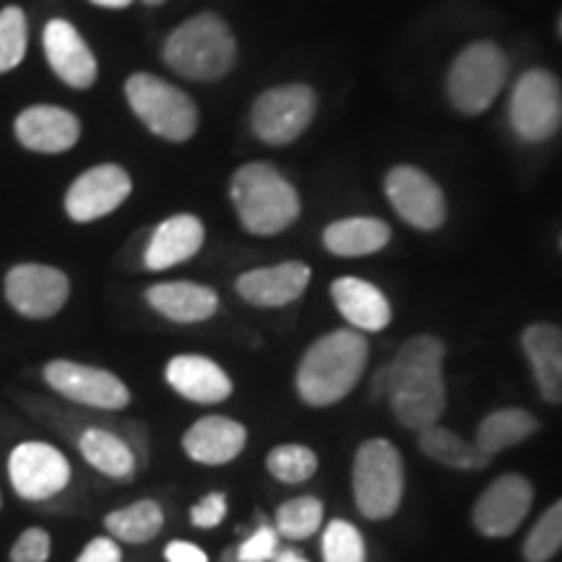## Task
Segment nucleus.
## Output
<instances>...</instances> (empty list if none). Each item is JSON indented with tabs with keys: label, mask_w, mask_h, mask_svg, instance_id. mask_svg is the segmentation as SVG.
Returning a JSON list of instances; mask_svg holds the SVG:
<instances>
[{
	"label": "nucleus",
	"mask_w": 562,
	"mask_h": 562,
	"mask_svg": "<svg viewBox=\"0 0 562 562\" xmlns=\"http://www.w3.org/2000/svg\"><path fill=\"white\" fill-rule=\"evenodd\" d=\"M446 347L430 334L414 336L385 364L389 398L396 419L406 430L422 432L438 425L446 412V381H442Z\"/></svg>",
	"instance_id": "obj_1"
},
{
	"label": "nucleus",
	"mask_w": 562,
	"mask_h": 562,
	"mask_svg": "<svg viewBox=\"0 0 562 562\" xmlns=\"http://www.w3.org/2000/svg\"><path fill=\"white\" fill-rule=\"evenodd\" d=\"M368 339L351 328L321 336L302 357L294 385L300 398L311 406H334L360 383L368 364Z\"/></svg>",
	"instance_id": "obj_2"
},
{
	"label": "nucleus",
	"mask_w": 562,
	"mask_h": 562,
	"mask_svg": "<svg viewBox=\"0 0 562 562\" xmlns=\"http://www.w3.org/2000/svg\"><path fill=\"white\" fill-rule=\"evenodd\" d=\"M229 195L250 235H279L300 216V195L294 186L266 161L240 167L232 178Z\"/></svg>",
	"instance_id": "obj_3"
},
{
	"label": "nucleus",
	"mask_w": 562,
	"mask_h": 562,
	"mask_svg": "<svg viewBox=\"0 0 562 562\" xmlns=\"http://www.w3.org/2000/svg\"><path fill=\"white\" fill-rule=\"evenodd\" d=\"M235 58L237 42L229 26L214 13L186 21L165 42L167 66L193 81L222 79L235 66Z\"/></svg>",
	"instance_id": "obj_4"
},
{
	"label": "nucleus",
	"mask_w": 562,
	"mask_h": 562,
	"mask_svg": "<svg viewBox=\"0 0 562 562\" xmlns=\"http://www.w3.org/2000/svg\"><path fill=\"white\" fill-rule=\"evenodd\" d=\"M355 505L370 521H385L404 497V461L396 446L383 438L364 440L351 467Z\"/></svg>",
	"instance_id": "obj_5"
},
{
	"label": "nucleus",
	"mask_w": 562,
	"mask_h": 562,
	"mask_svg": "<svg viewBox=\"0 0 562 562\" xmlns=\"http://www.w3.org/2000/svg\"><path fill=\"white\" fill-rule=\"evenodd\" d=\"M125 97L138 121L159 138L182 144L199 128V110L186 91L157 79L151 74H136L125 81Z\"/></svg>",
	"instance_id": "obj_6"
},
{
	"label": "nucleus",
	"mask_w": 562,
	"mask_h": 562,
	"mask_svg": "<svg viewBox=\"0 0 562 562\" xmlns=\"http://www.w3.org/2000/svg\"><path fill=\"white\" fill-rule=\"evenodd\" d=\"M508 76V60L492 42H474L453 60L448 97L463 115H480L497 100Z\"/></svg>",
	"instance_id": "obj_7"
},
{
	"label": "nucleus",
	"mask_w": 562,
	"mask_h": 562,
	"mask_svg": "<svg viewBox=\"0 0 562 562\" xmlns=\"http://www.w3.org/2000/svg\"><path fill=\"white\" fill-rule=\"evenodd\" d=\"M42 378L63 402L87 406L97 412H123L131 406V391L115 372L91 364L53 360L45 364Z\"/></svg>",
	"instance_id": "obj_8"
},
{
	"label": "nucleus",
	"mask_w": 562,
	"mask_h": 562,
	"mask_svg": "<svg viewBox=\"0 0 562 562\" xmlns=\"http://www.w3.org/2000/svg\"><path fill=\"white\" fill-rule=\"evenodd\" d=\"M510 123L531 144L547 140L562 125V89L550 70L533 68L518 79L510 97Z\"/></svg>",
	"instance_id": "obj_9"
},
{
	"label": "nucleus",
	"mask_w": 562,
	"mask_h": 562,
	"mask_svg": "<svg viewBox=\"0 0 562 562\" xmlns=\"http://www.w3.org/2000/svg\"><path fill=\"white\" fill-rule=\"evenodd\" d=\"M70 461L66 453L42 440L19 442L9 456V480L21 501L45 503L68 490Z\"/></svg>",
	"instance_id": "obj_10"
},
{
	"label": "nucleus",
	"mask_w": 562,
	"mask_h": 562,
	"mask_svg": "<svg viewBox=\"0 0 562 562\" xmlns=\"http://www.w3.org/2000/svg\"><path fill=\"white\" fill-rule=\"evenodd\" d=\"M315 115V91L305 83H286L263 91L252 104L250 125L271 146H286L302 136Z\"/></svg>",
	"instance_id": "obj_11"
},
{
	"label": "nucleus",
	"mask_w": 562,
	"mask_h": 562,
	"mask_svg": "<svg viewBox=\"0 0 562 562\" xmlns=\"http://www.w3.org/2000/svg\"><path fill=\"white\" fill-rule=\"evenodd\" d=\"M5 300L19 315L32 321L53 318L68 302L70 281L55 266L19 263L5 273Z\"/></svg>",
	"instance_id": "obj_12"
},
{
	"label": "nucleus",
	"mask_w": 562,
	"mask_h": 562,
	"mask_svg": "<svg viewBox=\"0 0 562 562\" xmlns=\"http://www.w3.org/2000/svg\"><path fill=\"white\" fill-rule=\"evenodd\" d=\"M385 193H389L396 214L414 229L432 232L446 222V195H442L438 182L417 167H393L385 178Z\"/></svg>",
	"instance_id": "obj_13"
},
{
	"label": "nucleus",
	"mask_w": 562,
	"mask_h": 562,
	"mask_svg": "<svg viewBox=\"0 0 562 562\" xmlns=\"http://www.w3.org/2000/svg\"><path fill=\"white\" fill-rule=\"evenodd\" d=\"M533 487L521 474H503L482 492L472 521L482 537L505 539L518 531L531 510Z\"/></svg>",
	"instance_id": "obj_14"
},
{
	"label": "nucleus",
	"mask_w": 562,
	"mask_h": 562,
	"mask_svg": "<svg viewBox=\"0 0 562 562\" xmlns=\"http://www.w3.org/2000/svg\"><path fill=\"white\" fill-rule=\"evenodd\" d=\"M133 191L131 175L117 165H97L74 180L66 193V214L74 222L87 224L108 216Z\"/></svg>",
	"instance_id": "obj_15"
},
{
	"label": "nucleus",
	"mask_w": 562,
	"mask_h": 562,
	"mask_svg": "<svg viewBox=\"0 0 562 562\" xmlns=\"http://www.w3.org/2000/svg\"><path fill=\"white\" fill-rule=\"evenodd\" d=\"M248 430L237 419L224 414H209L188 427L182 435V451L203 467H224L243 453Z\"/></svg>",
	"instance_id": "obj_16"
},
{
	"label": "nucleus",
	"mask_w": 562,
	"mask_h": 562,
	"mask_svg": "<svg viewBox=\"0 0 562 562\" xmlns=\"http://www.w3.org/2000/svg\"><path fill=\"white\" fill-rule=\"evenodd\" d=\"M311 284V266L300 261H286L266 269L245 271L237 279L235 290L245 302L256 307H284L300 300Z\"/></svg>",
	"instance_id": "obj_17"
},
{
	"label": "nucleus",
	"mask_w": 562,
	"mask_h": 562,
	"mask_svg": "<svg viewBox=\"0 0 562 562\" xmlns=\"http://www.w3.org/2000/svg\"><path fill=\"white\" fill-rule=\"evenodd\" d=\"M167 385L193 404H222L232 396V381L220 364L201 355H178L167 362Z\"/></svg>",
	"instance_id": "obj_18"
},
{
	"label": "nucleus",
	"mask_w": 562,
	"mask_h": 562,
	"mask_svg": "<svg viewBox=\"0 0 562 562\" xmlns=\"http://www.w3.org/2000/svg\"><path fill=\"white\" fill-rule=\"evenodd\" d=\"M45 53L60 81L74 89H89L97 81V58L89 45L66 19H53L45 26Z\"/></svg>",
	"instance_id": "obj_19"
},
{
	"label": "nucleus",
	"mask_w": 562,
	"mask_h": 562,
	"mask_svg": "<svg viewBox=\"0 0 562 562\" xmlns=\"http://www.w3.org/2000/svg\"><path fill=\"white\" fill-rule=\"evenodd\" d=\"M81 136V123L74 112L53 108V104H37L24 110L16 117V138L21 146L42 154L68 151Z\"/></svg>",
	"instance_id": "obj_20"
},
{
	"label": "nucleus",
	"mask_w": 562,
	"mask_h": 562,
	"mask_svg": "<svg viewBox=\"0 0 562 562\" xmlns=\"http://www.w3.org/2000/svg\"><path fill=\"white\" fill-rule=\"evenodd\" d=\"M206 240V232L199 216L178 214L170 216L154 229L149 245H146L144 263L149 271H165L172 266H180L199 256Z\"/></svg>",
	"instance_id": "obj_21"
},
{
	"label": "nucleus",
	"mask_w": 562,
	"mask_h": 562,
	"mask_svg": "<svg viewBox=\"0 0 562 562\" xmlns=\"http://www.w3.org/2000/svg\"><path fill=\"white\" fill-rule=\"evenodd\" d=\"M146 302L172 323H201L220 311V294L195 281H167L146 290Z\"/></svg>",
	"instance_id": "obj_22"
},
{
	"label": "nucleus",
	"mask_w": 562,
	"mask_h": 562,
	"mask_svg": "<svg viewBox=\"0 0 562 562\" xmlns=\"http://www.w3.org/2000/svg\"><path fill=\"white\" fill-rule=\"evenodd\" d=\"M521 344L544 402L562 404V328L533 323L524 331Z\"/></svg>",
	"instance_id": "obj_23"
},
{
	"label": "nucleus",
	"mask_w": 562,
	"mask_h": 562,
	"mask_svg": "<svg viewBox=\"0 0 562 562\" xmlns=\"http://www.w3.org/2000/svg\"><path fill=\"white\" fill-rule=\"evenodd\" d=\"M334 305L357 331H383L391 323V305L385 294L370 281L341 277L331 284Z\"/></svg>",
	"instance_id": "obj_24"
},
{
	"label": "nucleus",
	"mask_w": 562,
	"mask_h": 562,
	"mask_svg": "<svg viewBox=\"0 0 562 562\" xmlns=\"http://www.w3.org/2000/svg\"><path fill=\"white\" fill-rule=\"evenodd\" d=\"M391 240V227L381 220L372 216H351V220H341L328 224L323 232V245L328 252L341 258H360L370 256L385 248Z\"/></svg>",
	"instance_id": "obj_25"
},
{
	"label": "nucleus",
	"mask_w": 562,
	"mask_h": 562,
	"mask_svg": "<svg viewBox=\"0 0 562 562\" xmlns=\"http://www.w3.org/2000/svg\"><path fill=\"white\" fill-rule=\"evenodd\" d=\"M419 451L435 463L459 469V472H480V469H487L492 461V456L484 453L474 440L461 438V435L446 430L440 425H432L419 432Z\"/></svg>",
	"instance_id": "obj_26"
},
{
	"label": "nucleus",
	"mask_w": 562,
	"mask_h": 562,
	"mask_svg": "<svg viewBox=\"0 0 562 562\" xmlns=\"http://www.w3.org/2000/svg\"><path fill=\"white\" fill-rule=\"evenodd\" d=\"M537 430L539 422L531 412L510 406V409H497L487 414V417L480 422V427H476L474 442L487 456H495L518 446V442H524L526 438H531Z\"/></svg>",
	"instance_id": "obj_27"
},
{
	"label": "nucleus",
	"mask_w": 562,
	"mask_h": 562,
	"mask_svg": "<svg viewBox=\"0 0 562 562\" xmlns=\"http://www.w3.org/2000/svg\"><path fill=\"white\" fill-rule=\"evenodd\" d=\"M165 526V510L157 501H136L104 516V529L115 542L146 544Z\"/></svg>",
	"instance_id": "obj_28"
},
{
	"label": "nucleus",
	"mask_w": 562,
	"mask_h": 562,
	"mask_svg": "<svg viewBox=\"0 0 562 562\" xmlns=\"http://www.w3.org/2000/svg\"><path fill=\"white\" fill-rule=\"evenodd\" d=\"M323 524V503L318 497L302 495L286 501L277 510V533L284 539H311Z\"/></svg>",
	"instance_id": "obj_29"
},
{
	"label": "nucleus",
	"mask_w": 562,
	"mask_h": 562,
	"mask_svg": "<svg viewBox=\"0 0 562 562\" xmlns=\"http://www.w3.org/2000/svg\"><path fill=\"white\" fill-rule=\"evenodd\" d=\"M266 467L273 480L284 484H302L318 472V456H315L307 446H297V442H286V446H277L266 456Z\"/></svg>",
	"instance_id": "obj_30"
},
{
	"label": "nucleus",
	"mask_w": 562,
	"mask_h": 562,
	"mask_svg": "<svg viewBox=\"0 0 562 562\" xmlns=\"http://www.w3.org/2000/svg\"><path fill=\"white\" fill-rule=\"evenodd\" d=\"M562 550V497L533 524L524 542L526 562H550Z\"/></svg>",
	"instance_id": "obj_31"
},
{
	"label": "nucleus",
	"mask_w": 562,
	"mask_h": 562,
	"mask_svg": "<svg viewBox=\"0 0 562 562\" xmlns=\"http://www.w3.org/2000/svg\"><path fill=\"white\" fill-rule=\"evenodd\" d=\"M26 55V16L16 5L0 11V74L16 68Z\"/></svg>",
	"instance_id": "obj_32"
},
{
	"label": "nucleus",
	"mask_w": 562,
	"mask_h": 562,
	"mask_svg": "<svg viewBox=\"0 0 562 562\" xmlns=\"http://www.w3.org/2000/svg\"><path fill=\"white\" fill-rule=\"evenodd\" d=\"M323 560L326 562H364V539L349 521L328 524L323 533Z\"/></svg>",
	"instance_id": "obj_33"
},
{
	"label": "nucleus",
	"mask_w": 562,
	"mask_h": 562,
	"mask_svg": "<svg viewBox=\"0 0 562 562\" xmlns=\"http://www.w3.org/2000/svg\"><path fill=\"white\" fill-rule=\"evenodd\" d=\"M53 552V539L47 529L42 526H32V529L21 531L19 539L11 547L9 560L11 562H47Z\"/></svg>",
	"instance_id": "obj_34"
},
{
	"label": "nucleus",
	"mask_w": 562,
	"mask_h": 562,
	"mask_svg": "<svg viewBox=\"0 0 562 562\" xmlns=\"http://www.w3.org/2000/svg\"><path fill=\"white\" fill-rule=\"evenodd\" d=\"M277 539L279 533L269 524H261L235 552L237 562H269L277 558Z\"/></svg>",
	"instance_id": "obj_35"
},
{
	"label": "nucleus",
	"mask_w": 562,
	"mask_h": 562,
	"mask_svg": "<svg viewBox=\"0 0 562 562\" xmlns=\"http://www.w3.org/2000/svg\"><path fill=\"white\" fill-rule=\"evenodd\" d=\"M227 516V495L224 492H211L201 503L191 508V524L195 529H216Z\"/></svg>",
	"instance_id": "obj_36"
},
{
	"label": "nucleus",
	"mask_w": 562,
	"mask_h": 562,
	"mask_svg": "<svg viewBox=\"0 0 562 562\" xmlns=\"http://www.w3.org/2000/svg\"><path fill=\"white\" fill-rule=\"evenodd\" d=\"M76 562H123V550L112 537H94Z\"/></svg>",
	"instance_id": "obj_37"
},
{
	"label": "nucleus",
	"mask_w": 562,
	"mask_h": 562,
	"mask_svg": "<svg viewBox=\"0 0 562 562\" xmlns=\"http://www.w3.org/2000/svg\"><path fill=\"white\" fill-rule=\"evenodd\" d=\"M165 560L167 562H209L206 552H203L201 547L182 542V539H175V542L165 547Z\"/></svg>",
	"instance_id": "obj_38"
},
{
	"label": "nucleus",
	"mask_w": 562,
	"mask_h": 562,
	"mask_svg": "<svg viewBox=\"0 0 562 562\" xmlns=\"http://www.w3.org/2000/svg\"><path fill=\"white\" fill-rule=\"evenodd\" d=\"M389 396V370L381 368L372 375V383H370V398L372 402H378V398Z\"/></svg>",
	"instance_id": "obj_39"
},
{
	"label": "nucleus",
	"mask_w": 562,
	"mask_h": 562,
	"mask_svg": "<svg viewBox=\"0 0 562 562\" xmlns=\"http://www.w3.org/2000/svg\"><path fill=\"white\" fill-rule=\"evenodd\" d=\"M91 3L104 5V9H125V5H131L133 0H91Z\"/></svg>",
	"instance_id": "obj_40"
},
{
	"label": "nucleus",
	"mask_w": 562,
	"mask_h": 562,
	"mask_svg": "<svg viewBox=\"0 0 562 562\" xmlns=\"http://www.w3.org/2000/svg\"><path fill=\"white\" fill-rule=\"evenodd\" d=\"M277 562H307V560H305V558H302V554H297V552L286 550V552H279V558H277Z\"/></svg>",
	"instance_id": "obj_41"
},
{
	"label": "nucleus",
	"mask_w": 562,
	"mask_h": 562,
	"mask_svg": "<svg viewBox=\"0 0 562 562\" xmlns=\"http://www.w3.org/2000/svg\"><path fill=\"white\" fill-rule=\"evenodd\" d=\"M144 3L146 5H161V3H165V0H144Z\"/></svg>",
	"instance_id": "obj_42"
},
{
	"label": "nucleus",
	"mask_w": 562,
	"mask_h": 562,
	"mask_svg": "<svg viewBox=\"0 0 562 562\" xmlns=\"http://www.w3.org/2000/svg\"><path fill=\"white\" fill-rule=\"evenodd\" d=\"M0 508H3V495H0Z\"/></svg>",
	"instance_id": "obj_43"
},
{
	"label": "nucleus",
	"mask_w": 562,
	"mask_h": 562,
	"mask_svg": "<svg viewBox=\"0 0 562 562\" xmlns=\"http://www.w3.org/2000/svg\"><path fill=\"white\" fill-rule=\"evenodd\" d=\"M560 32H562V19H560Z\"/></svg>",
	"instance_id": "obj_44"
}]
</instances>
